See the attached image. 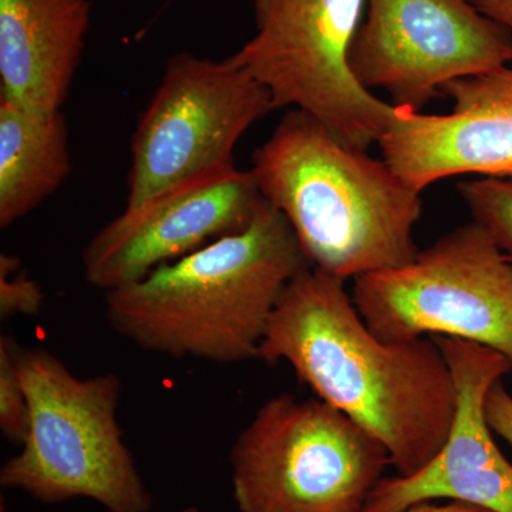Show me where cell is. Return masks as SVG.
<instances>
[{"instance_id": "obj_1", "label": "cell", "mask_w": 512, "mask_h": 512, "mask_svg": "<svg viewBox=\"0 0 512 512\" xmlns=\"http://www.w3.org/2000/svg\"><path fill=\"white\" fill-rule=\"evenodd\" d=\"M258 359L291 366L318 399L369 431L397 476L430 463L450 433L456 383L436 340L377 338L346 282L311 265L282 293Z\"/></svg>"}, {"instance_id": "obj_2", "label": "cell", "mask_w": 512, "mask_h": 512, "mask_svg": "<svg viewBox=\"0 0 512 512\" xmlns=\"http://www.w3.org/2000/svg\"><path fill=\"white\" fill-rule=\"evenodd\" d=\"M308 265L289 222L265 201L248 228L106 292V319L153 355L258 359L282 293Z\"/></svg>"}, {"instance_id": "obj_3", "label": "cell", "mask_w": 512, "mask_h": 512, "mask_svg": "<svg viewBox=\"0 0 512 512\" xmlns=\"http://www.w3.org/2000/svg\"><path fill=\"white\" fill-rule=\"evenodd\" d=\"M249 170L306 261L325 274L348 282L407 264L419 251L413 231L421 192L305 111L282 117Z\"/></svg>"}, {"instance_id": "obj_4", "label": "cell", "mask_w": 512, "mask_h": 512, "mask_svg": "<svg viewBox=\"0 0 512 512\" xmlns=\"http://www.w3.org/2000/svg\"><path fill=\"white\" fill-rule=\"evenodd\" d=\"M29 431L0 484L45 504L87 498L109 512H150L153 497L124 441L117 375H73L43 348L16 345Z\"/></svg>"}, {"instance_id": "obj_5", "label": "cell", "mask_w": 512, "mask_h": 512, "mask_svg": "<svg viewBox=\"0 0 512 512\" xmlns=\"http://www.w3.org/2000/svg\"><path fill=\"white\" fill-rule=\"evenodd\" d=\"M239 512H363L389 451L318 397L266 400L229 453Z\"/></svg>"}, {"instance_id": "obj_6", "label": "cell", "mask_w": 512, "mask_h": 512, "mask_svg": "<svg viewBox=\"0 0 512 512\" xmlns=\"http://www.w3.org/2000/svg\"><path fill=\"white\" fill-rule=\"evenodd\" d=\"M352 298L377 338L463 339L500 353L512 370V261L476 221L407 264L359 276Z\"/></svg>"}, {"instance_id": "obj_7", "label": "cell", "mask_w": 512, "mask_h": 512, "mask_svg": "<svg viewBox=\"0 0 512 512\" xmlns=\"http://www.w3.org/2000/svg\"><path fill=\"white\" fill-rule=\"evenodd\" d=\"M256 33L229 56L271 93L276 110L315 117L342 143L377 144L394 106L357 82L350 50L366 0H252Z\"/></svg>"}, {"instance_id": "obj_8", "label": "cell", "mask_w": 512, "mask_h": 512, "mask_svg": "<svg viewBox=\"0 0 512 512\" xmlns=\"http://www.w3.org/2000/svg\"><path fill=\"white\" fill-rule=\"evenodd\" d=\"M274 110L271 93L229 57H171L134 133L126 210L237 168L239 140Z\"/></svg>"}, {"instance_id": "obj_9", "label": "cell", "mask_w": 512, "mask_h": 512, "mask_svg": "<svg viewBox=\"0 0 512 512\" xmlns=\"http://www.w3.org/2000/svg\"><path fill=\"white\" fill-rule=\"evenodd\" d=\"M512 63V35L470 0H366L350 69L393 106L421 111L456 80Z\"/></svg>"}, {"instance_id": "obj_10", "label": "cell", "mask_w": 512, "mask_h": 512, "mask_svg": "<svg viewBox=\"0 0 512 512\" xmlns=\"http://www.w3.org/2000/svg\"><path fill=\"white\" fill-rule=\"evenodd\" d=\"M265 200L251 170L177 188L100 229L83 249L87 284L104 293L248 228Z\"/></svg>"}, {"instance_id": "obj_11", "label": "cell", "mask_w": 512, "mask_h": 512, "mask_svg": "<svg viewBox=\"0 0 512 512\" xmlns=\"http://www.w3.org/2000/svg\"><path fill=\"white\" fill-rule=\"evenodd\" d=\"M446 356L456 383L453 424L443 447L410 476L384 477L363 512H406L437 500L512 512V464L493 439L485 416L491 386L512 373L503 355L477 343L430 336Z\"/></svg>"}, {"instance_id": "obj_12", "label": "cell", "mask_w": 512, "mask_h": 512, "mask_svg": "<svg viewBox=\"0 0 512 512\" xmlns=\"http://www.w3.org/2000/svg\"><path fill=\"white\" fill-rule=\"evenodd\" d=\"M448 114L394 106L382 158L416 191L456 175L512 180V66L448 83Z\"/></svg>"}, {"instance_id": "obj_13", "label": "cell", "mask_w": 512, "mask_h": 512, "mask_svg": "<svg viewBox=\"0 0 512 512\" xmlns=\"http://www.w3.org/2000/svg\"><path fill=\"white\" fill-rule=\"evenodd\" d=\"M89 0H0V99L62 110L82 62Z\"/></svg>"}, {"instance_id": "obj_14", "label": "cell", "mask_w": 512, "mask_h": 512, "mask_svg": "<svg viewBox=\"0 0 512 512\" xmlns=\"http://www.w3.org/2000/svg\"><path fill=\"white\" fill-rule=\"evenodd\" d=\"M72 173L62 110L0 99V227L9 228L55 194Z\"/></svg>"}, {"instance_id": "obj_15", "label": "cell", "mask_w": 512, "mask_h": 512, "mask_svg": "<svg viewBox=\"0 0 512 512\" xmlns=\"http://www.w3.org/2000/svg\"><path fill=\"white\" fill-rule=\"evenodd\" d=\"M458 194L512 261V180L480 178L457 185Z\"/></svg>"}, {"instance_id": "obj_16", "label": "cell", "mask_w": 512, "mask_h": 512, "mask_svg": "<svg viewBox=\"0 0 512 512\" xmlns=\"http://www.w3.org/2000/svg\"><path fill=\"white\" fill-rule=\"evenodd\" d=\"M16 345L0 339V430L10 443L22 446L29 431V404L16 366Z\"/></svg>"}, {"instance_id": "obj_17", "label": "cell", "mask_w": 512, "mask_h": 512, "mask_svg": "<svg viewBox=\"0 0 512 512\" xmlns=\"http://www.w3.org/2000/svg\"><path fill=\"white\" fill-rule=\"evenodd\" d=\"M45 293L36 281L20 271L18 256H0V318L35 316L42 311Z\"/></svg>"}, {"instance_id": "obj_18", "label": "cell", "mask_w": 512, "mask_h": 512, "mask_svg": "<svg viewBox=\"0 0 512 512\" xmlns=\"http://www.w3.org/2000/svg\"><path fill=\"white\" fill-rule=\"evenodd\" d=\"M485 416L491 430L512 446V396L503 379L495 382L487 394Z\"/></svg>"}, {"instance_id": "obj_19", "label": "cell", "mask_w": 512, "mask_h": 512, "mask_svg": "<svg viewBox=\"0 0 512 512\" xmlns=\"http://www.w3.org/2000/svg\"><path fill=\"white\" fill-rule=\"evenodd\" d=\"M470 3L512 35V0H470Z\"/></svg>"}, {"instance_id": "obj_20", "label": "cell", "mask_w": 512, "mask_h": 512, "mask_svg": "<svg viewBox=\"0 0 512 512\" xmlns=\"http://www.w3.org/2000/svg\"><path fill=\"white\" fill-rule=\"evenodd\" d=\"M180 512H200L197 508L188 507ZM406 512H490L484 508L474 507V505L461 504V503H447V504H423L419 507H414L412 510Z\"/></svg>"}]
</instances>
